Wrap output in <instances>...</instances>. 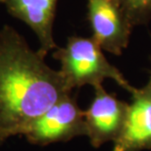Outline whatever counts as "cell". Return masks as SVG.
<instances>
[{
  "mask_svg": "<svg viewBox=\"0 0 151 151\" xmlns=\"http://www.w3.org/2000/svg\"><path fill=\"white\" fill-rule=\"evenodd\" d=\"M17 31H0V145L29 127L69 91L59 71Z\"/></svg>",
  "mask_w": 151,
  "mask_h": 151,
  "instance_id": "1",
  "label": "cell"
},
{
  "mask_svg": "<svg viewBox=\"0 0 151 151\" xmlns=\"http://www.w3.org/2000/svg\"><path fill=\"white\" fill-rule=\"evenodd\" d=\"M53 58L60 62L59 72L71 92L84 86H91L93 88L101 86L106 80L114 81L129 93L135 88L119 69L108 61L103 49L92 37H69L64 47L55 49Z\"/></svg>",
  "mask_w": 151,
  "mask_h": 151,
  "instance_id": "2",
  "label": "cell"
},
{
  "mask_svg": "<svg viewBox=\"0 0 151 151\" xmlns=\"http://www.w3.org/2000/svg\"><path fill=\"white\" fill-rule=\"evenodd\" d=\"M84 111L68 93L38 117L25 132L29 143L47 145L86 135Z\"/></svg>",
  "mask_w": 151,
  "mask_h": 151,
  "instance_id": "3",
  "label": "cell"
},
{
  "mask_svg": "<svg viewBox=\"0 0 151 151\" xmlns=\"http://www.w3.org/2000/svg\"><path fill=\"white\" fill-rule=\"evenodd\" d=\"M87 21L99 46L115 56L122 55L134 28L116 0H87Z\"/></svg>",
  "mask_w": 151,
  "mask_h": 151,
  "instance_id": "4",
  "label": "cell"
},
{
  "mask_svg": "<svg viewBox=\"0 0 151 151\" xmlns=\"http://www.w3.org/2000/svg\"><path fill=\"white\" fill-rule=\"evenodd\" d=\"M128 106L103 86L95 87L91 103L84 111L86 137L94 148L117 139L125 125Z\"/></svg>",
  "mask_w": 151,
  "mask_h": 151,
  "instance_id": "5",
  "label": "cell"
},
{
  "mask_svg": "<svg viewBox=\"0 0 151 151\" xmlns=\"http://www.w3.org/2000/svg\"><path fill=\"white\" fill-rule=\"evenodd\" d=\"M124 128L114 141L113 151H140L151 148V74L147 83L134 88Z\"/></svg>",
  "mask_w": 151,
  "mask_h": 151,
  "instance_id": "6",
  "label": "cell"
},
{
  "mask_svg": "<svg viewBox=\"0 0 151 151\" xmlns=\"http://www.w3.org/2000/svg\"><path fill=\"white\" fill-rule=\"evenodd\" d=\"M58 0H4L8 13L32 29L39 41L37 51L44 57L57 49L53 38V24Z\"/></svg>",
  "mask_w": 151,
  "mask_h": 151,
  "instance_id": "7",
  "label": "cell"
},
{
  "mask_svg": "<svg viewBox=\"0 0 151 151\" xmlns=\"http://www.w3.org/2000/svg\"><path fill=\"white\" fill-rule=\"evenodd\" d=\"M132 28L146 25L151 19V0H116Z\"/></svg>",
  "mask_w": 151,
  "mask_h": 151,
  "instance_id": "8",
  "label": "cell"
},
{
  "mask_svg": "<svg viewBox=\"0 0 151 151\" xmlns=\"http://www.w3.org/2000/svg\"><path fill=\"white\" fill-rule=\"evenodd\" d=\"M3 1H4V0H0V3H3Z\"/></svg>",
  "mask_w": 151,
  "mask_h": 151,
  "instance_id": "9",
  "label": "cell"
}]
</instances>
